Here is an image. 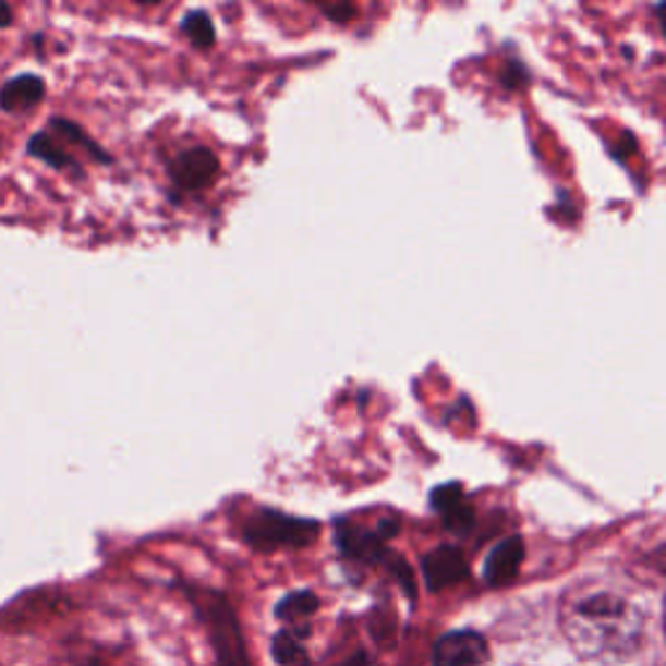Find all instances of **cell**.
Returning a JSON list of instances; mask_svg holds the SVG:
<instances>
[{
	"label": "cell",
	"mask_w": 666,
	"mask_h": 666,
	"mask_svg": "<svg viewBox=\"0 0 666 666\" xmlns=\"http://www.w3.org/2000/svg\"><path fill=\"white\" fill-rule=\"evenodd\" d=\"M562 632L578 658L611 662L635 654L643 622L628 598L611 591H591L565 609Z\"/></svg>",
	"instance_id": "cell-1"
},
{
	"label": "cell",
	"mask_w": 666,
	"mask_h": 666,
	"mask_svg": "<svg viewBox=\"0 0 666 666\" xmlns=\"http://www.w3.org/2000/svg\"><path fill=\"white\" fill-rule=\"evenodd\" d=\"M11 24H13V11H11V5L0 3V29H9Z\"/></svg>",
	"instance_id": "cell-20"
},
{
	"label": "cell",
	"mask_w": 666,
	"mask_h": 666,
	"mask_svg": "<svg viewBox=\"0 0 666 666\" xmlns=\"http://www.w3.org/2000/svg\"><path fill=\"white\" fill-rule=\"evenodd\" d=\"M172 183L185 193H198L219 178V157L208 146H191L170 161Z\"/></svg>",
	"instance_id": "cell-5"
},
{
	"label": "cell",
	"mask_w": 666,
	"mask_h": 666,
	"mask_svg": "<svg viewBox=\"0 0 666 666\" xmlns=\"http://www.w3.org/2000/svg\"><path fill=\"white\" fill-rule=\"evenodd\" d=\"M339 666H375V662H373V656H367L365 651H360V654L347 658V662L339 664Z\"/></svg>",
	"instance_id": "cell-19"
},
{
	"label": "cell",
	"mask_w": 666,
	"mask_h": 666,
	"mask_svg": "<svg viewBox=\"0 0 666 666\" xmlns=\"http://www.w3.org/2000/svg\"><path fill=\"white\" fill-rule=\"evenodd\" d=\"M375 531H378V534L383 536V540L386 542H391L396 534H399V521H396V518H383V521L378 523V526H375Z\"/></svg>",
	"instance_id": "cell-18"
},
{
	"label": "cell",
	"mask_w": 666,
	"mask_h": 666,
	"mask_svg": "<svg viewBox=\"0 0 666 666\" xmlns=\"http://www.w3.org/2000/svg\"><path fill=\"white\" fill-rule=\"evenodd\" d=\"M526 81H529V71L521 60L508 63V69L500 73V84L506 86V89H521V86H526Z\"/></svg>",
	"instance_id": "cell-16"
},
{
	"label": "cell",
	"mask_w": 666,
	"mask_h": 666,
	"mask_svg": "<svg viewBox=\"0 0 666 666\" xmlns=\"http://www.w3.org/2000/svg\"><path fill=\"white\" fill-rule=\"evenodd\" d=\"M523 560H526V542L523 536H508V540L497 542L493 549H489L487 560H484V581L489 586H508V583L516 581L518 570H521Z\"/></svg>",
	"instance_id": "cell-9"
},
{
	"label": "cell",
	"mask_w": 666,
	"mask_h": 666,
	"mask_svg": "<svg viewBox=\"0 0 666 666\" xmlns=\"http://www.w3.org/2000/svg\"><path fill=\"white\" fill-rule=\"evenodd\" d=\"M201 620L206 622L208 632H211V643L217 649V664L219 666H251L247 658L245 641H242V632L234 617L232 604L227 602H214L201 611Z\"/></svg>",
	"instance_id": "cell-3"
},
{
	"label": "cell",
	"mask_w": 666,
	"mask_h": 666,
	"mask_svg": "<svg viewBox=\"0 0 666 666\" xmlns=\"http://www.w3.org/2000/svg\"><path fill=\"white\" fill-rule=\"evenodd\" d=\"M320 523L315 518H298L274 508H261L242 523V540L255 552L302 549L318 540Z\"/></svg>",
	"instance_id": "cell-2"
},
{
	"label": "cell",
	"mask_w": 666,
	"mask_h": 666,
	"mask_svg": "<svg viewBox=\"0 0 666 666\" xmlns=\"http://www.w3.org/2000/svg\"><path fill=\"white\" fill-rule=\"evenodd\" d=\"M50 128H52V131H56V133H60V136H63L65 141H71V144H76V146H81V149L89 152L92 157L97 159V161H105V165H110V161H112L110 154H107L105 149H99L97 141L86 136L84 128H81L78 123H73V120L52 118V120H50Z\"/></svg>",
	"instance_id": "cell-14"
},
{
	"label": "cell",
	"mask_w": 666,
	"mask_h": 666,
	"mask_svg": "<svg viewBox=\"0 0 666 666\" xmlns=\"http://www.w3.org/2000/svg\"><path fill=\"white\" fill-rule=\"evenodd\" d=\"M334 542L336 549L341 552V557L360 565H386L388 557H391L388 542L383 540L378 531L356 526V523H349L344 518L336 521Z\"/></svg>",
	"instance_id": "cell-4"
},
{
	"label": "cell",
	"mask_w": 666,
	"mask_h": 666,
	"mask_svg": "<svg viewBox=\"0 0 666 666\" xmlns=\"http://www.w3.org/2000/svg\"><path fill=\"white\" fill-rule=\"evenodd\" d=\"M180 29L191 37V43L198 47V50H208L214 43H217V29H214L211 16L206 11H187L180 22Z\"/></svg>",
	"instance_id": "cell-15"
},
{
	"label": "cell",
	"mask_w": 666,
	"mask_h": 666,
	"mask_svg": "<svg viewBox=\"0 0 666 666\" xmlns=\"http://www.w3.org/2000/svg\"><path fill=\"white\" fill-rule=\"evenodd\" d=\"M307 635L311 625H292L281 628L271 638V654L279 666H311V654H307Z\"/></svg>",
	"instance_id": "cell-11"
},
{
	"label": "cell",
	"mask_w": 666,
	"mask_h": 666,
	"mask_svg": "<svg viewBox=\"0 0 666 666\" xmlns=\"http://www.w3.org/2000/svg\"><path fill=\"white\" fill-rule=\"evenodd\" d=\"M320 11L328 19H334L336 24H349L356 16V9L352 3H339V5H320Z\"/></svg>",
	"instance_id": "cell-17"
},
{
	"label": "cell",
	"mask_w": 666,
	"mask_h": 666,
	"mask_svg": "<svg viewBox=\"0 0 666 666\" xmlns=\"http://www.w3.org/2000/svg\"><path fill=\"white\" fill-rule=\"evenodd\" d=\"M433 666H489V643L476 630H450L435 643Z\"/></svg>",
	"instance_id": "cell-6"
},
{
	"label": "cell",
	"mask_w": 666,
	"mask_h": 666,
	"mask_svg": "<svg viewBox=\"0 0 666 666\" xmlns=\"http://www.w3.org/2000/svg\"><path fill=\"white\" fill-rule=\"evenodd\" d=\"M320 607V598L311 589H300L292 591V594L281 596L279 604H276L274 615L279 617L281 622H287V628L292 625H307V617H313Z\"/></svg>",
	"instance_id": "cell-12"
},
{
	"label": "cell",
	"mask_w": 666,
	"mask_h": 666,
	"mask_svg": "<svg viewBox=\"0 0 666 666\" xmlns=\"http://www.w3.org/2000/svg\"><path fill=\"white\" fill-rule=\"evenodd\" d=\"M45 99V78L37 73L13 76L0 89V107L5 112H29Z\"/></svg>",
	"instance_id": "cell-10"
},
{
	"label": "cell",
	"mask_w": 666,
	"mask_h": 666,
	"mask_svg": "<svg viewBox=\"0 0 666 666\" xmlns=\"http://www.w3.org/2000/svg\"><path fill=\"white\" fill-rule=\"evenodd\" d=\"M26 152H29V157L43 159L45 165L52 167V170H73L78 174V178L84 174L78 170V161L73 159V154L65 152L63 146H60L58 141L52 138L47 131L35 133V136L29 138V144H26Z\"/></svg>",
	"instance_id": "cell-13"
},
{
	"label": "cell",
	"mask_w": 666,
	"mask_h": 666,
	"mask_svg": "<svg viewBox=\"0 0 666 666\" xmlns=\"http://www.w3.org/2000/svg\"><path fill=\"white\" fill-rule=\"evenodd\" d=\"M84 666H105V664H99V662H89V664H84Z\"/></svg>",
	"instance_id": "cell-21"
},
{
	"label": "cell",
	"mask_w": 666,
	"mask_h": 666,
	"mask_svg": "<svg viewBox=\"0 0 666 666\" xmlns=\"http://www.w3.org/2000/svg\"><path fill=\"white\" fill-rule=\"evenodd\" d=\"M429 508H433L435 513H440L446 529L459 536L469 534V531L476 526V513L474 508L469 506L467 493H463L459 482H446L440 484V487H435L433 493H429Z\"/></svg>",
	"instance_id": "cell-8"
},
{
	"label": "cell",
	"mask_w": 666,
	"mask_h": 666,
	"mask_svg": "<svg viewBox=\"0 0 666 666\" xmlns=\"http://www.w3.org/2000/svg\"><path fill=\"white\" fill-rule=\"evenodd\" d=\"M422 576L429 591H446L469 578L467 555L453 544H443L422 557Z\"/></svg>",
	"instance_id": "cell-7"
}]
</instances>
